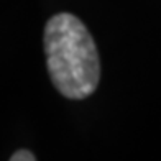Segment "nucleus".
<instances>
[{
  "label": "nucleus",
  "instance_id": "f257e3e1",
  "mask_svg": "<svg viewBox=\"0 0 161 161\" xmlns=\"http://www.w3.org/2000/svg\"><path fill=\"white\" fill-rule=\"evenodd\" d=\"M45 54L58 92L79 100L97 89L100 61L92 35L77 17L58 13L45 26Z\"/></svg>",
  "mask_w": 161,
  "mask_h": 161
},
{
  "label": "nucleus",
  "instance_id": "f03ea898",
  "mask_svg": "<svg viewBox=\"0 0 161 161\" xmlns=\"http://www.w3.org/2000/svg\"><path fill=\"white\" fill-rule=\"evenodd\" d=\"M36 156L30 150H18L10 156V161H35Z\"/></svg>",
  "mask_w": 161,
  "mask_h": 161
}]
</instances>
